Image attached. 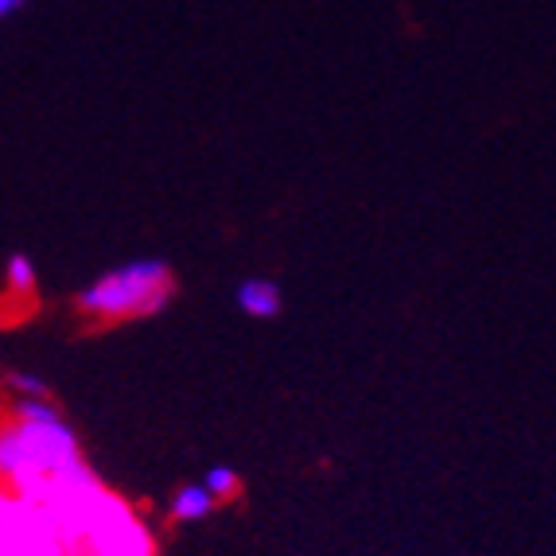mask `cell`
Masks as SVG:
<instances>
[{
  "label": "cell",
  "mask_w": 556,
  "mask_h": 556,
  "mask_svg": "<svg viewBox=\"0 0 556 556\" xmlns=\"http://www.w3.org/2000/svg\"><path fill=\"white\" fill-rule=\"evenodd\" d=\"M86 464L75 428L51 397H16L0 417V486L36 502L55 479Z\"/></svg>",
  "instance_id": "obj_1"
},
{
  "label": "cell",
  "mask_w": 556,
  "mask_h": 556,
  "mask_svg": "<svg viewBox=\"0 0 556 556\" xmlns=\"http://www.w3.org/2000/svg\"><path fill=\"white\" fill-rule=\"evenodd\" d=\"M176 288H179L176 273L167 269L164 261H152V257L125 261L117 269L93 277L78 292L75 312L93 327L137 324V319L160 316L176 300Z\"/></svg>",
  "instance_id": "obj_2"
},
{
  "label": "cell",
  "mask_w": 556,
  "mask_h": 556,
  "mask_svg": "<svg viewBox=\"0 0 556 556\" xmlns=\"http://www.w3.org/2000/svg\"><path fill=\"white\" fill-rule=\"evenodd\" d=\"M0 556H66L55 518L9 486H0Z\"/></svg>",
  "instance_id": "obj_3"
},
{
  "label": "cell",
  "mask_w": 556,
  "mask_h": 556,
  "mask_svg": "<svg viewBox=\"0 0 556 556\" xmlns=\"http://www.w3.org/2000/svg\"><path fill=\"white\" fill-rule=\"evenodd\" d=\"M233 304H238L241 316L250 319H277L280 307H285V292L269 277H245L233 288Z\"/></svg>",
  "instance_id": "obj_4"
},
{
  "label": "cell",
  "mask_w": 556,
  "mask_h": 556,
  "mask_svg": "<svg viewBox=\"0 0 556 556\" xmlns=\"http://www.w3.org/2000/svg\"><path fill=\"white\" fill-rule=\"evenodd\" d=\"M214 510H218V502H214V494L206 491L203 482H187L167 502V518L176 521V526H195V521L211 518Z\"/></svg>",
  "instance_id": "obj_5"
},
{
  "label": "cell",
  "mask_w": 556,
  "mask_h": 556,
  "mask_svg": "<svg viewBox=\"0 0 556 556\" xmlns=\"http://www.w3.org/2000/svg\"><path fill=\"white\" fill-rule=\"evenodd\" d=\"M4 288H9V296L24 300V304L36 296V265H31V257H20L16 253V257L4 265Z\"/></svg>",
  "instance_id": "obj_6"
},
{
  "label": "cell",
  "mask_w": 556,
  "mask_h": 556,
  "mask_svg": "<svg viewBox=\"0 0 556 556\" xmlns=\"http://www.w3.org/2000/svg\"><path fill=\"white\" fill-rule=\"evenodd\" d=\"M203 486L214 494L218 506H226V502H233L241 494V475L233 471V467H211L206 479H203Z\"/></svg>",
  "instance_id": "obj_7"
},
{
  "label": "cell",
  "mask_w": 556,
  "mask_h": 556,
  "mask_svg": "<svg viewBox=\"0 0 556 556\" xmlns=\"http://www.w3.org/2000/svg\"><path fill=\"white\" fill-rule=\"evenodd\" d=\"M4 386H9L12 401H16V397H47L43 378H36V374L16 370V374H9V378H4Z\"/></svg>",
  "instance_id": "obj_8"
},
{
  "label": "cell",
  "mask_w": 556,
  "mask_h": 556,
  "mask_svg": "<svg viewBox=\"0 0 556 556\" xmlns=\"http://www.w3.org/2000/svg\"><path fill=\"white\" fill-rule=\"evenodd\" d=\"M24 0H0V16H9V12H16Z\"/></svg>",
  "instance_id": "obj_9"
}]
</instances>
